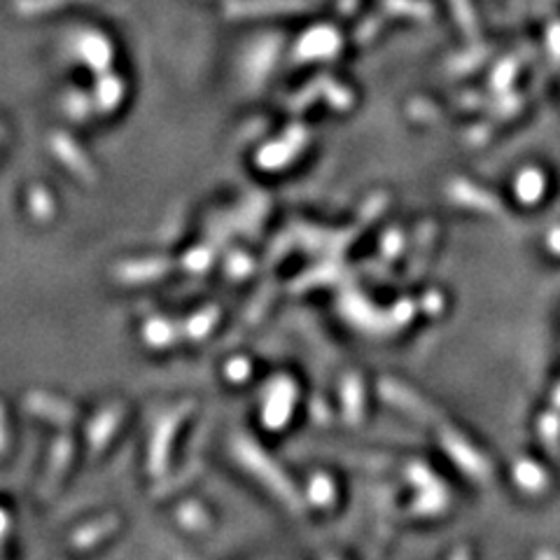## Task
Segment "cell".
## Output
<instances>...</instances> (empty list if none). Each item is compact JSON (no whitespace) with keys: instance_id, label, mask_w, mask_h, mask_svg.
<instances>
[{"instance_id":"cell-1","label":"cell","mask_w":560,"mask_h":560,"mask_svg":"<svg viewBox=\"0 0 560 560\" xmlns=\"http://www.w3.org/2000/svg\"><path fill=\"white\" fill-rule=\"evenodd\" d=\"M78 47H80V54H82V59L87 61L94 71H98V72L107 71L113 49H110L106 38L98 36V33H84L82 40L78 42Z\"/></svg>"},{"instance_id":"cell-3","label":"cell","mask_w":560,"mask_h":560,"mask_svg":"<svg viewBox=\"0 0 560 560\" xmlns=\"http://www.w3.org/2000/svg\"><path fill=\"white\" fill-rule=\"evenodd\" d=\"M71 3H82V0H17V10L29 17V14L52 13L56 7L71 5Z\"/></svg>"},{"instance_id":"cell-2","label":"cell","mask_w":560,"mask_h":560,"mask_svg":"<svg viewBox=\"0 0 560 560\" xmlns=\"http://www.w3.org/2000/svg\"><path fill=\"white\" fill-rule=\"evenodd\" d=\"M122 94H124V84L115 78V75H107L106 72V75L101 78V82H98V101H101L106 107L117 106Z\"/></svg>"}]
</instances>
